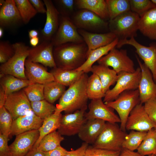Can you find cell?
Segmentation results:
<instances>
[{"label":"cell","mask_w":156,"mask_h":156,"mask_svg":"<svg viewBox=\"0 0 156 156\" xmlns=\"http://www.w3.org/2000/svg\"><path fill=\"white\" fill-rule=\"evenodd\" d=\"M22 21L15 0H6L0 9V27H8Z\"/></svg>","instance_id":"obj_24"},{"label":"cell","mask_w":156,"mask_h":156,"mask_svg":"<svg viewBox=\"0 0 156 156\" xmlns=\"http://www.w3.org/2000/svg\"><path fill=\"white\" fill-rule=\"evenodd\" d=\"M30 102L32 111L37 116L43 120L55 111L56 107L45 99Z\"/></svg>","instance_id":"obj_37"},{"label":"cell","mask_w":156,"mask_h":156,"mask_svg":"<svg viewBox=\"0 0 156 156\" xmlns=\"http://www.w3.org/2000/svg\"></svg>","instance_id":"obj_60"},{"label":"cell","mask_w":156,"mask_h":156,"mask_svg":"<svg viewBox=\"0 0 156 156\" xmlns=\"http://www.w3.org/2000/svg\"><path fill=\"white\" fill-rule=\"evenodd\" d=\"M137 150L138 153L145 156L156 154V133L153 129L147 132Z\"/></svg>","instance_id":"obj_35"},{"label":"cell","mask_w":156,"mask_h":156,"mask_svg":"<svg viewBox=\"0 0 156 156\" xmlns=\"http://www.w3.org/2000/svg\"><path fill=\"white\" fill-rule=\"evenodd\" d=\"M148 156H156V155L154 154H152L148 155Z\"/></svg>","instance_id":"obj_59"},{"label":"cell","mask_w":156,"mask_h":156,"mask_svg":"<svg viewBox=\"0 0 156 156\" xmlns=\"http://www.w3.org/2000/svg\"><path fill=\"white\" fill-rule=\"evenodd\" d=\"M39 134L38 130H34L16 135L9 146L12 156H25L38 140Z\"/></svg>","instance_id":"obj_18"},{"label":"cell","mask_w":156,"mask_h":156,"mask_svg":"<svg viewBox=\"0 0 156 156\" xmlns=\"http://www.w3.org/2000/svg\"><path fill=\"white\" fill-rule=\"evenodd\" d=\"M151 1L156 5V0H152Z\"/></svg>","instance_id":"obj_57"},{"label":"cell","mask_w":156,"mask_h":156,"mask_svg":"<svg viewBox=\"0 0 156 156\" xmlns=\"http://www.w3.org/2000/svg\"><path fill=\"white\" fill-rule=\"evenodd\" d=\"M130 10L140 17L156 5L149 0H129Z\"/></svg>","instance_id":"obj_42"},{"label":"cell","mask_w":156,"mask_h":156,"mask_svg":"<svg viewBox=\"0 0 156 156\" xmlns=\"http://www.w3.org/2000/svg\"><path fill=\"white\" fill-rule=\"evenodd\" d=\"M118 75L115 86L105 93L103 100L105 103L115 100L125 91L138 89L141 77V71L139 67L134 73L122 72Z\"/></svg>","instance_id":"obj_7"},{"label":"cell","mask_w":156,"mask_h":156,"mask_svg":"<svg viewBox=\"0 0 156 156\" xmlns=\"http://www.w3.org/2000/svg\"><path fill=\"white\" fill-rule=\"evenodd\" d=\"M54 2L57 6L58 8L57 9L62 16L69 17L74 14L75 0H57L54 1Z\"/></svg>","instance_id":"obj_43"},{"label":"cell","mask_w":156,"mask_h":156,"mask_svg":"<svg viewBox=\"0 0 156 156\" xmlns=\"http://www.w3.org/2000/svg\"><path fill=\"white\" fill-rule=\"evenodd\" d=\"M125 44L131 45L135 48L137 53L151 71L156 83V44H152L146 47L138 42L134 37H132L129 39L119 40L116 47L120 48Z\"/></svg>","instance_id":"obj_11"},{"label":"cell","mask_w":156,"mask_h":156,"mask_svg":"<svg viewBox=\"0 0 156 156\" xmlns=\"http://www.w3.org/2000/svg\"><path fill=\"white\" fill-rule=\"evenodd\" d=\"M121 151H112L88 146L84 156H119Z\"/></svg>","instance_id":"obj_45"},{"label":"cell","mask_w":156,"mask_h":156,"mask_svg":"<svg viewBox=\"0 0 156 156\" xmlns=\"http://www.w3.org/2000/svg\"><path fill=\"white\" fill-rule=\"evenodd\" d=\"M33 83L29 80L20 79L11 75L0 74V88L7 96Z\"/></svg>","instance_id":"obj_27"},{"label":"cell","mask_w":156,"mask_h":156,"mask_svg":"<svg viewBox=\"0 0 156 156\" xmlns=\"http://www.w3.org/2000/svg\"><path fill=\"white\" fill-rule=\"evenodd\" d=\"M153 129L155 132V133H156V125L155 126L154 128H153Z\"/></svg>","instance_id":"obj_58"},{"label":"cell","mask_w":156,"mask_h":156,"mask_svg":"<svg viewBox=\"0 0 156 156\" xmlns=\"http://www.w3.org/2000/svg\"><path fill=\"white\" fill-rule=\"evenodd\" d=\"M25 68L27 78L33 83L44 85L55 81L53 74L37 63L26 59L25 63Z\"/></svg>","instance_id":"obj_22"},{"label":"cell","mask_w":156,"mask_h":156,"mask_svg":"<svg viewBox=\"0 0 156 156\" xmlns=\"http://www.w3.org/2000/svg\"><path fill=\"white\" fill-rule=\"evenodd\" d=\"M64 140L58 131H55L44 137L40 141L38 148L42 152L52 150L60 145Z\"/></svg>","instance_id":"obj_34"},{"label":"cell","mask_w":156,"mask_h":156,"mask_svg":"<svg viewBox=\"0 0 156 156\" xmlns=\"http://www.w3.org/2000/svg\"><path fill=\"white\" fill-rule=\"evenodd\" d=\"M84 73L75 82L69 86L60 99L55 112L66 114L73 113L87 106L88 99L86 91L88 78Z\"/></svg>","instance_id":"obj_2"},{"label":"cell","mask_w":156,"mask_h":156,"mask_svg":"<svg viewBox=\"0 0 156 156\" xmlns=\"http://www.w3.org/2000/svg\"><path fill=\"white\" fill-rule=\"evenodd\" d=\"M118 40V38H116L109 44L91 51L88 54L87 58L84 64L75 70L82 71L86 73L90 72L93 64L116 47Z\"/></svg>","instance_id":"obj_26"},{"label":"cell","mask_w":156,"mask_h":156,"mask_svg":"<svg viewBox=\"0 0 156 156\" xmlns=\"http://www.w3.org/2000/svg\"><path fill=\"white\" fill-rule=\"evenodd\" d=\"M105 103L117 112L120 120V127L125 131L126 122L130 112L140 103L139 90L137 89L125 91L115 100Z\"/></svg>","instance_id":"obj_6"},{"label":"cell","mask_w":156,"mask_h":156,"mask_svg":"<svg viewBox=\"0 0 156 156\" xmlns=\"http://www.w3.org/2000/svg\"><path fill=\"white\" fill-rule=\"evenodd\" d=\"M23 22L27 24L38 13L28 0H15Z\"/></svg>","instance_id":"obj_39"},{"label":"cell","mask_w":156,"mask_h":156,"mask_svg":"<svg viewBox=\"0 0 156 156\" xmlns=\"http://www.w3.org/2000/svg\"><path fill=\"white\" fill-rule=\"evenodd\" d=\"M147 132L132 130L128 134H127L122 144V148L132 151L137 150Z\"/></svg>","instance_id":"obj_38"},{"label":"cell","mask_w":156,"mask_h":156,"mask_svg":"<svg viewBox=\"0 0 156 156\" xmlns=\"http://www.w3.org/2000/svg\"><path fill=\"white\" fill-rule=\"evenodd\" d=\"M138 27L144 36L156 40V6L140 17Z\"/></svg>","instance_id":"obj_25"},{"label":"cell","mask_w":156,"mask_h":156,"mask_svg":"<svg viewBox=\"0 0 156 156\" xmlns=\"http://www.w3.org/2000/svg\"><path fill=\"white\" fill-rule=\"evenodd\" d=\"M44 85L33 83L24 88L23 90L30 102L44 99Z\"/></svg>","instance_id":"obj_40"},{"label":"cell","mask_w":156,"mask_h":156,"mask_svg":"<svg viewBox=\"0 0 156 156\" xmlns=\"http://www.w3.org/2000/svg\"><path fill=\"white\" fill-rule=\"evenodd\" d=\"M156 125L151 120L145 110L144 105L138 104L130 112L127 120L126 129L148 132Z\"/></svg>","instance_id":"obj_13"},{"label":"cell","mask_w":156,"mask_h":156,"mask_svg":"<svg viewBox=\"0 0 156 156\" xmlns=\"http://www.w3.org/2000/svg\"><path fill=\"white\" fill-rule=\"evenodd\" d=\"M75 5L79 9H86L96 14L102 19H109V16L106 0H76Z\"/></svg>","instance_id":"obj_28"},{"label":"cell","mask_w":156,"mask_h":156,"mask_svg":"<svg viewBox=\"0 0 156 156\" xmlns=\"http://www.w3.org/2000/svg\"><path fill=\"white\" fill-rule=\"evenodd\" d=\"M39 40L38 37L31 38L30 39V44L33 47H35L38 45Z\"/></svg>","instance_id":"obj_54"},{"label":"cell","mask_w":156,"mask_h":156,"mask_svg":"<svg viewBox=\"0 0 156 156\" xmlns=\"http://www.w3.org/2000/svg\"><path fill=\"white\" fill-rule=\"evenodd\" d=\"M7 97L3 89L0 88V108L4 106Z\"/></svg>","instance_id":"obj_53"},{"label":"cell","mask_w":156,"mask_h":156,"mask_svg":"<svg viewBox=\"0 0 156 156\" xmlns=\"http://www.w3.org/2000/svg\"><path fill=\"white\" fill-rule=\"evenodd\" d=\"M71 20L78 29L90 32L96 33L108 28V23L86 9H80L74 13Z\"/></svg>","instance_id":"obj_10"},{"label":"cell","mask_w":156,"mask_h":156,"mask_svg":"<svg viewBox=\"0 0 156 156\" xmlns=\"http://www.w3.org/2000/svg\"><path fill=\"white\" fill-rule=\"evenodd\" d=\"M127 134L116 124L106 122L97 139L92 144L95 148L112 151H121Z\"/></svg>","instance_id":"obj_5"},{"label":"cell","mask_w":156,"mask_h":156,"mask_svg":"<svg viewBox=\"0 0 156 156\" xmlns=\"http://www.w3.org/2000/svg\"><path fill=\"white\" fill-rule=\"evenodd\" d=\"M109 20L130 10L129 0H106Z\"/></svg>","instance_id":"obj_36"},{"label":"cell","mask_w":156,"mask_h":156,"mask_svg":"<svg viewBox=\"0 0 156 156\" xmlns=\"http://www.w3.org/2000/svg\"><path fill=\"white\" fill-rule=\"evenodd\" d=\"M86 93L88 99L91 100L102 99L105 95L99 77L92 73L88 79L86 86Z\"/></svg>","instance_id":"obj_32"},{"label":"cell","mask_w":156,"mask_h":156,"mask_svg":"<svg viewBox=\"0 0 156 156\" xmlns=\"http://www.w3.org/2000/svg\"><path fill=\"white\" fill-rule=\"evenodd\" d=\"M143 105L149 118L156 125V97L151 99L145 102Z\"/></svg>","instance_id":"obj_46"},{"label":"cell","mask_w":156,"mask_h":156,"mask_svg":"<svg viewBox=\"0 0 156 156\" xmlns=\"http://www.w3.org/2000/svg\"><path fill=\"white\" fill-rule=\"evenodd\" d=\"M14 49L12 44L8 41L1 40L0 42V62L4 63L9 60L14 55Z\"/></svg>","instance_id":"obj_44"},{"label":"cell","mask_w":156,"mask_h":156,"mask_svg":"<svg viewBox=\"0 0 156 156\" xmlns=\"http://www.w3.org/2000/svg\"><path fill=\"white\" fill-rule=\"evenodd\" d=\"M62 116L61 113L55 112L43 120L42 125L38 129L40 134L39 138L33 147H38L44 137L58 129Z\"/></svg>","instance_id":"obj_31"},{"label":"cell","mask_w":156,"mask_h":156,"mask_svg":"<svg viewBox=\"0 0 156 156\" xmlns=\"http://www.w3.org/2000/svg\"><path fill=\"white\" fill-rule=\"evenodd\" d=\"M25 156H44L43 152L38 147H33Z\"/></svg>","instance_id":"obj_52"},{"label":"cell","mask_w":156,"mask_h":156,"mask_svg":"<svg viewBox=\"0 0 156 156\" xmlns=\"http://www.w3.org/2000/svg\"><path fill=\"white\" fill-rule=\"evenodd\" d=\"M136 57L141 71L138 89L140 103L143 104L151 99L156 97V83L149 69L140 61L137 55Z\"/></svg>","instance_id":"obj_16"},{"label":"cell","mask_w":156,"mask_h":156,"mask_svg":"<svg viewBox=\"0 0 156 156\" xmlns=\"http://www.w3.org/2000/svg\"><path fill=\"white\" fill-rule=\"evenodd\" d=\"M87 106L69 114L62 115L58 131L62 135L78 134L87 120L85 117Z\"/></svg>","instance_id":"obj_12"},{"label":"cell","mask_w":156,"mask_h":156,"mask_svg":"<svg viewBox=\"0 0 156 156\" xmlns=\"http://www.w3.org/2000/svg\"><path fill=\"white\" fill-rule=\"evenodd\" d=\"M29 1L37 10L38 12L42 14L46 13V8L44 7V2L40 0H29Z\"/></svg>","instance_id":"obj_50"},{"label":"cell","mask_w":156,"mask_h":156,"mask_svg":"<svg viewBox=\"0 0 156 156\" xmlns=\"http://www.w3.org/2000/svg\"><path fill=\"white\" fill-rule=\"evenodd\" d=\"M13 118L3 106L0 108V133L8 137L11 135Z\"/></svg>","instance_id":"obj_41"},{"label":"cell","mask_w":156,"mask_h":156,"mask_svg":"<svg viewBox=\"0 0 156 156\" xmlns=\"http://www.w3.org/2000/svg\"><path fill=\"white\" fill-rule=\"evenodd\" d=\"M106 122L98 119L87 120L78 134L79 138L84 142L92 145L102 131Z\"/></svg>","instance_id":"obj_23"},{"label":"cell","mask_w":156,"mask_h":156,"mask_svg":"<svg viewBox=\"0 0 156 156\" xmlns=\"http://www.w3.org/2000/svg\"><path fill=\"white\" fill-rule=\"evenodd\" d=\"M4 106L11 115L13 120L32 111L31 102L23 90L8 95Z\"/></svg>","instance_id":"obj_14"},{"label":"cell","mask_w":156,"mask_h":156,"mask_svg":"<svg viewBox=\"0 0 156 156\" xmlns=\"http://www.w3.org/2000/svg\"><path fill=\"white\" fill-rule=\"evenodd\" d=\"M116 47L99 60L97 61L99 64L112 67L117 74L122 72H135L136 69L134 63L128 55L127 50H119Z\"/></svg>","instance_id":"obj_8"},{"label":"cell","mask_w":156,"mask_h":156,"mask_svg":"<svg viewBox=\"0 0 156 156\" xmlns=\"http://www.w3.org/2000/svg\"><path fill=\"white\" fill-rule=\"evenodd\" d=\"M140 16L131 10L109 20L108 29L119 40L135 37L138 30Z\"/></svg>","instance_id":"obj_3"},{"label":"cell","mask_w":156,"mask_h":156,"mask_svg":"<svg viewBox=\"0 0 156 156\" xmlns=\"http://www.w3.org/2000/svg\"><path fill=\"white\" fill-rule=\"evenodd\" d=\"M88 107L89 111L85 115L87 120L98 119L112 123L120 122L114 109L107 106L102 99L91 100Z\"/></svg>","instance_id":"obj_15"},{"label":"cell","mask_w":156,"mask_h":156,"mask_svg":"<svg viewBox=\"0 0 156 156\" xmlns=\"http://www.w3.org/2000/svg\"><path fill=\"white\" fill-rule=\"evenodd\" d=\"M9 137L0 133V156H12L8 145Z\"/></svg>","instance_id":"obj_47"},{"label":"cell","mask_w":156,"mask_h":156,"mask_svg":"<svg viewBox=\"0 0 156 156\" xmlns=\"http://www.w3.org/2000/svg\"><path fill=\"white\" fill-rule=\"evenodd\" d=\"M91 72L99 77L105 93L110 89V86L116 82L118 79V75L115 71L102 65H93Z\"/></svg>","instance_id":"obj_29"},{"label":"cell","mask_w":156,"mask_h":156,"mask_svg":"<svg viewBox=\"0 0 156 156\" xmlns=\"http://www.w3.org/2000/svg\"><path fill=\"white\" fill-rule=\"evenodd\" d=\"M3 34V29L2 27H0V38H1Z\"/></svg>","instance_id":"obj_56"},{"label":"cell","mask_w":156,"mask_h":156,"mask_svg":"<svg viewBox=\"0 0 156 156\" xmlns=\"http://www.w3.org/2000/svg\"><path fill=\"white\" fill-rule=\"evenodd\" d=\"M43 1L47 10L46 19L41 33L44 40L51 41L58 28L60 13L52 1Z\"/></svg>","instance_id":"obj_19"},{"label":"cell","mask_w":156,"mask_h":156,"mask_svg":"<svg viewBox=\"0 0 156 156\" xmlns=\"http://www.w3.org/2000/svg\"><path fill=\"white\" fill-rule=\"evenodd\" d=\"M66 90L65 86L55 81L44 85V99L52 104L60 99Z\"/></svg>","instance_id":"obj_33"},{"label":"cell","mask_w":156,"mask_h":156,"mask_svg":"<svg viewBox=\"0 0 156 156\" xmlns=\"http://www.w3.org/2000/svg\"><path fill=\"white\" fill-rule=\"evenodd\" d=\"M119 156H145L142 155L137 152H135L127 149H122Z\"/></svg>","instance_id":"obj_51"},{"label":"cell","mask_w":156,"mask_h":156,"mask_svg":"<svg viewBox=\"0 0 156 156\" xmlns=\"http://www.w3.org/2000/svg\"><path fill=\"white\" fill-rule=\"evenodd\" d=\"M155 155H156V154Z\"/></svg>","instance_id":"obj_61"},{"label":"cell","mask_w":156,"mask_h":156,"mask_svg":"<svg viewBox=\"0 0 156 156\" xmlns=\"http://www.w3.org/2000/svg\"><path fill=\"white\" fill-rule=\"evenodd\" d=\"M88 144L84 142L78 148L75 150L68 151L64 156H84Z\"/></svg>","instance_id":"obj_49"},{"label":"cell","mask_w":156,"mask_h":156,"mask_svg":"<svg viewBox=\"0 0 156 156\" xmlns=\"http://www.w3.org/2000/svg\"><path fill=\"white\" fill-rule=\"evenodd\" d=\"M54 47L51 41L44 40L36 47L29 49L27 59L46 66L55 68L57 66L53 56Z\"/></svg>","instance_id":"obj_17"},{"label":"cell","mask_w":156,"mask_h":156,"mask_svg":"<svg viewBox=\"0 0 156 156\" xmlns=\"http://www.w3.org/2000/svg\"><path fill=\"white\" fill-rule=\"evenodd\" d=\"M78 31L87 46L88 55L91 51L107 45L117 38L114 34L110 31L106 33H99L79 29H78Z\"/></svg>","instance_id":"obj_21"},{"label":"cell","mask_w":156,"mask_h":156,"mask_svg":"<svg viewBox=\"0 0 156 156\" xmlns=\"http://www.w3.org/2000/svg\"><path fill=\"white\" fill-rule=\"evenodd\" d=\"M68 152V151L60 145L52 150L43 152L44 156H64Z\"/></svg>","instance_id":"obj_48"},{"label":"cell","mask_w":156,"mask_h":156,"mask_svg":"<svg viewBox=\"0 0 156 156\" xmlns=\"http://www.w3.org/2000/svg\"><path fill=\"white\" fill-rule=\"evenodd\" d=\"M60 17L58 28L51 41L54 47L69 42H84L71 19L62 15Z\"/></svg>","instance_id":"obj_9"},{"label":"cell","mask_w":156,"mask_h":156,"mask_svg":"<svg viewBox=\"0 0 156 156\" xmlns=\"http://www.w3.org/2000/svg\"><path fill=\"white\" fill-rule=\"evenodd\" d=\"M15 52L7 62L1 64L0 74L11 75L28 80L25 73V63L29 55V48L24 43L17 42L13 44Z\"/></svg>","instance_id":"obj_4"},{"label":"cell","mask_w":156,"mask_h":156,"mask_svg":"<svg viewBox=\"0 0 156 156\" xmlns=\"http://www.w3.org/2000/svg\"><path fill=\"white\" fill-rule=\"evenodd\" d=\"M88 50L84 42H69L54 47L53 54L56 66L70 70L78 68L86 61Z\"/></svg>","instance_id":"obj_1"},{"label":"cell","mask_w":156,"mask_h":156,"mask_svg":"<svg viewBox=\"0 0 156 156\" xmlns=\"http://www.w3.org/2000/svg\"><path fill=\"white\" fill-rule=\"evenodd\" d=\"M38 34V31L34 29L31 30L28 32L29 36L30 39L37 37Z\"/></svg>","instance_id":"obj_55"},{"label":"cell","mask_w":156,"mask_h":156,"mask_svg":"<svg viewBox=\"0 0 156 156\" xmlns=\"http://www.w3.org/2000/svg\"><path fill=\"white\" fill-rule=\"evenodd\" d=\"M43 120L37 116L33 111L19 117L13 121L10 136H16L29 131L38 130Z\"/></svg>","instance_id":"obj_20"},{"label":"cell","mask_w":156,"mask_h":156,"mask_svg":"<svg viewBox=\"0 0 156 156\" xmlns=\"http://www.w3.org/2000/svg\"><path fill=\"white\" fill-rule=\"evenodd\" d=\"M55 81L66 86H69L77 80L84 73L75 70H68L56 67L51 72Z\"/></svg>","instance_id":"obj_30"}]
</instances>
